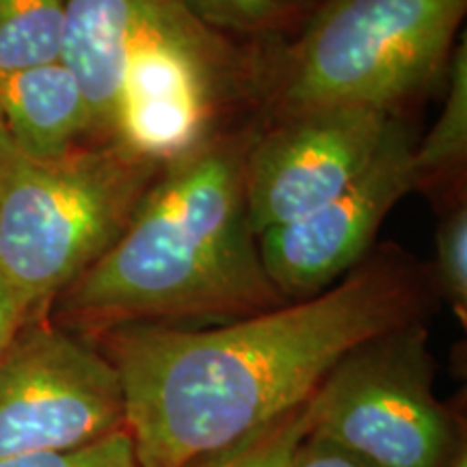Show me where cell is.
Wrapping results in <instances>:
<instances>
[{
    "label": "cell",
    "instance_id": "14",
    "mask_svg": "<svg viewBox=\"0 0 467 467\" xmlns=\"http://www.w3.org/2000/svg\"><path fill=\"white\" fill-rule=\"evenodd\" d=\"M202 25L217 33L271 37L306 25L314 0H184Z\"/></svg>",
    "mask_w": 467,
    "mask_h": 467
},
{
    "label": "cell",
    "instance_id": "1",
    "mask_svg": "<svg viewBox=\"0 0 467 467\" xmlns=\"http://www.w3.org/2000/svg\"><path fill=\"white\" fill-rule=\"evenodd\" d=\"M426 275L385 244L329 290L219 323L102 331L139 467H191L306 405L340 361L420 320Z\"/></svg>",
    "mask_w": 467,
    "mask_h": 467
},
{
    "label": "cell",
    "instance_id": "20",
    "mask_svg": "<svg viewBox=\"0 0 467 467\" xmlns=\"http://www.w3.org/2000/svg\"><path fill=\"white\" fill-rule=\"evenodd\" d=\"M446 467H467V454H465V451H461V452L454 454L452 461Z\"/></svg>",
    "mask_w": 467,
    "mask_h": 467
},
{
    "label": "cell",
    "instance_id": "3",
    "mask_svg": "<svg viewBox=\"0 0 467 467\" xmlns=\"http://www.w3.org/2000/svg\"><path fill=\"white\" fill-rule=\"evenodd\" d=\"M162 167L121 143L39 162L0 132V277L28 317H46L117 241Z\"/></svg>",
    "mask_w": 467,
    "mask_h": 467
},
{
    "label": "cell",
    "instance_id": "4",
    "mask_svg": "<svg viewBox=\"0 0 467 467\" xmlns=\"http://www.w3.org/2000/svg\"><path fill=\"white\" fill-rule=\"evenodd\" d=\"M465 11L467 0H318L284 57L279 110L392 113L448 61Z\"/></svg>",
    "mask_w": 467,
    "mask_h": 467
},
{
    "label": "cell",
    "instance_id": "17",
    "mask_svg": "<svg viewBox=\"0 0 467 467\" xmlns=\"http://www.w3.org/2000/svg\"><path fill=\"white\" fill-rule=\"evenodd\" d=\"M0 467H139V459L128 429H119L74 451L5 459Z\"/></svg>",
    "mask_w": 467,
    "mask_h": 467
},
{
    "label": "cell",
    "instance_id": "13",
    "mask_svg": "<svg viewBox=\"0 0 467 467\" xmlns=\"http://www.w3.org/2000/svg\"><path fill=\"white\" fill-rule=\"evenodd\" d=\"M467 156V46L465 39L452 52L448 91L440 119L422 143L413 150L418 186L457 173Z\"/></svg>",
    "mask_w": 467,
    "mask_h": 467
},
{
    "label": "cell",
    "instance_id": "7",
    "mask_svg": "<svg viewBox=\"0 0 467 467\" xmlns=\"http://www.w3.org/2000/svg\"><path fill=\"white\" fill-rule=\"evenodd\" d=\"M223 61L221 33L175 0L132 48L115 143L167 165L213 137Z\"/></svg>",
    "mask_w": 467,
    "mask_h": 467
},
{
    "label": "cell",
    "instance_id": "2",
    "mask_svg": "<svg viewBox=\"0 0 467 467\" xmlns=\"http://www.w3.org/2000/svg\"><path fill=\"white\" fill-rule=\"evenodd\" d=\"M249 145L243 134H213L167 162L117 241L52 303L55 323L102 334L137 323H230L284 306L249 225Z\"/></svg>",
    "mask_w": 467,
    "mask_h": 467
},
{
    "label": "cell",
    "instance_id": "10",
    "mask_svg": "<svg viewBox=\"0 0 467 467\" xmlns=\"http://www.w3.org/2000/svg\"><path fill=\"white\" fill-rule=\"evenodd\" d=\"M175 0H66L61 58L89 109L96 145L115 143L132 48Z\"/></svg>",
    "mask_w": 467,
    "mask_h": 467
},
{
    "label": "cell",
    "instance_id": "11",
    "mask_svg": "<svg viewBox=\"0 0 467 467\" xmlns=\"http://www.w3.org/2000/svg\"><path fill=\"white\" fill-rule=\"evenodd\" d=\"M0 132L26 159L55 162L91 137L89 109L61 61L0 76Z\"/></svg>",
    "mask_w": 467,
    "mask_h": 467
},
{
    "label": "cell",
    "instance_id": "18",
    "mask_svg": "<svg viewBox=\"0 0 467 467\" xmlns=\"http://www.w3.org/2000/svg\"><path fill=\"white\" fill-rule=\"evenodd\" d=\"M292 467H377L358 454L344 451L323 437L309 435L301 441L299 451L292 459Z\"/></svg>",
    "mask_w": 467,
    "mask_h": 467
},
{
    "label": "cell",
    "instance_id": "16",
    "mask_svg": "<svg viewBox=\"0 0 467 467\" xmlns=\"http://www.w3.org/2000/svg\"><path fill=\"white\" fill-rule=\"evenodd\" d=\"M435 279L446 301L465 320L467 309V206L461 202L441 219L435 236Z\"/></svg>",
    "mask_w": 467,
    "mask_h": 467
},
{
    "label": "cell",
    "instance_id": "9",
    "mask_svg": "<svg viewBox=\"0 0 467 467\" xmlns=\"http://www.w3.org/2000/svg\"><path fill=\"white\" fill-rule=\"evenodd\" d=\"M416 143V134L394 117L377 156L353 184L307 217L260 234L262 266L285 301L329 290L370 255L389 210L418 189Z\"/></svg>",
    "mask_w": 467,
    "mask_h": 467
},
{
    "label": "cell",
    "instance_id": "12",
    "mask_svg": "<svg viewBox=\"0 0 467 467\" xmlns=\"http://www.w3.org/2000/svg\"><path fill=\"white\" fill-rule=\"evenodd\" d=\"M66 0H0V76L61 58Z\"/></svg>",
    "mask_w": 467,
    "mask_h": 467
},
{
    "label": "cell",
    "instance_id": "8",
    "mask_svg": "<svg viewBox=\"0 0 467 467\" xmlns=\"http://www.w3.org/2000/svg\"><path fill=\"white\" fill-rule=\"evenodd\" d=\"M394 115L368 107H320L282 115L251 139L244 202L255 238L325 206L366 171Z\"/></svg>",
    "mask_w": 467,
    "mask_h": 467
},
{
    "label": "cell",
    "instance_id": "15",
    "mask_svg": "<svg viewBox=\"0 0 467 467\" xmlns=\"http://www.w3.org/2000/svg\"><path fill=\"white\" fill-rule=\"evenodd\" d=\"M307 433L309 418L303 405L191 467H292V459Z\"/></svg>",
    "mask_w": 467,
    "mask_h": 467
},
{
    "label": "cell",
    "instance_id": "5",
    "mask_svg": "<svg viewBox=\"0 0 467 467\" xmlns=\"http://www.w3.org/2000/svg\"><path fill=\"white\" fill-rule=\"evenodd\" d=\"M306 407L309 435L377 467H446L457 454L420 320L348 353Z\"/></svg>",
    "mask_w": 467,
    "mask_h": 467
},
{
    "label": "cell",
    "instance_id": "19",
    "mask_svg": "<svg viewBox=\"0 0 467 467\" xmlns=\"http://www.w3.org/2000/svg\"><path fill=\"white\" fill-rule=\"evenodd\" d=\"M28 318L31 317H28L26 307L22 306V301L17 299L7 282L0 277V358Z\"/></svg>",
    "mask_w": 467,
    "mask_h": 467
},
{
    "label": "cell",
    "instance_id": "6",
    "mask_svg": "<svg viewBox=\"0 0 467 467\" xmlns=\"http://www.w3.org/2000/svg\"><path fill=\"white\" fill-rule=\"evenodd\" d=\"M126 429L121 379L66 327L28 318L0 358V461L87 446Z\"/></svg>",
    "mask_w": 467,
    "mask_h": 467
}]
</instances>
